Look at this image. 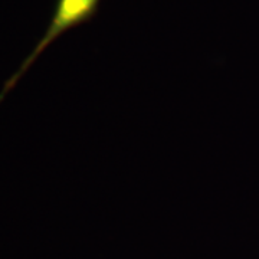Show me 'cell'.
Segmentation results:
<instances>
[{
  "label": "cell",
  "instance_id": "cell-1",
  "mask_svg": "<svg viewBox=\"0 0 259 259\" xmlns=\"http://www.w3.org/2000/svg\"><path fill=\"white\" fill-rule=\"evenodd\" d=\"M98 2L100 0H58L55 13H54L52 20H51L49 28L47 29V32L42 36V39L37 42L33 52L28 56V59L20 66L18 74L10 79L9 83H8V88L15 85V82L20 78V75L23 74L29 66L35 62L37 56L40 55L55 40L56 37L61 36L65 30L74 28L76 25L85 22L87 19L91 18L95 13Z\"/></svg>",
  "mask_w": 259,
  "mask_h": 259
}]
</instances>
